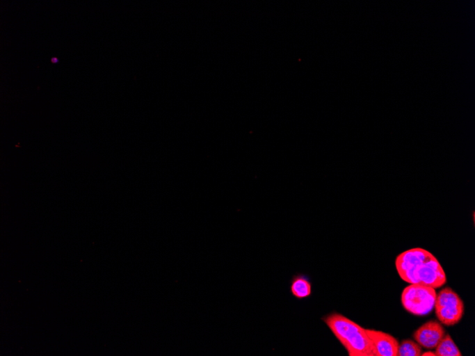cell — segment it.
<instances>
[{
  "instance_id": "6da1fadb",
  "label": "cell",
  "mask_w": 475,
  "mask_h": 356,
  "mask_svg": "<svg viewBox=\"0 0 475 356\" xmlns=\"http://www.w3.org/2000/svg\"><path fill=\"white\" fill-rule=\"evenodd\" d=\"M323 321L350 356H374L366 330L342 314L332 313Z\"/></svg>"
},
{
  "instance_id": "7a4b0ae2",
  "label": "cell",
  "mask_w": 475,
  "mask_h": 356,
  "mask_svg": "<svg viewBox=\"0 0 475 356\" xmlns=\"http://www.w3.org/2000/svg\"><path fill=\"white\" fill-rule=\"evenodd\" d=\"M436 296L434 288L411 284L403 291L401 302L409 313L416 316H426L433 311Z\"/></svg>"
},
{
  "instance_id": "3957f363",
  "label": "cell",
  "mask_w": 475,
  "mask_h": 356,
  "mask_svg": "<svg viewBox=\"0 0 475 356\" xmlns=\"http://www.w3.org/2000/svg\"><path fill=\"white\" fill-rule=\"evenodd\" d=\"M434 307L438 320L448 327L458 325L465 313L463 301L451 287L440 291Z\"/></svg>"
},
{
  "instance_id": "277c9868",
  "label": "cell",
  "mask_w": 475,
  "mask_h": 356,
  "mask_svg": "<svg viewBox=\"0 0 475 356\" xmlns=\"http://www.w3.org/2000/svg\"><path fill=\"white\" fill-rule=\"evenodd\" d=\"M410 284H419L434 289L446 283V276L440 263L434 256L428 261L410 269L400 276Z\"/></svg>"
},
{
  "instance_id": "5b68a950",
  "label": "cell",
  "mask_w": 475,
  "mask_h": 356,
  "mask_svg": "<svg viewBox=\"0 0 475 356\" xmlns=\"http://www.w3.org/2000/svg\"><path fill=\"white\" fill-rule=\"evenodd\" d=\"M446 335V330L439 322L430 320L414 334V339L422 347L426 349H434Z\"/></svg>"
},
{
  "instance_id": "8992f818",
  "label": "cell",
  "mask_w": 475,
  "mask_h": 356,
  "mask_svg": "<svg viewBox=\"0 0 475 356\" xmlns=\"http://www.w3.org/2000/svg\"><path fill=\"white\" fill-rule=\"evenodd\" d=\"M366 332L373 344L374 356H396L399 343L396 338L383 332Z\"/></svg>"
},
{
  "instance_id": "52a82bcc",
  "label": "cell",
  "mask_w": 475,
  "mask_h": 356,
  "mask_svg": "<svg viewBox=\"0 0 475 356\" xmlns=\"http://www.w3.org/2000/svg\"><path fill=\"white\" fill-rule=\"evenodd\" d=\"M434 255L423 248H413L400 254L396 260V267L401 276L406 271L424 264Z\"/></svg>"
},
{
  "instance_id": "ba28073f",
  "label": "cell",
  "mask_w": 475,
  "mask_h": 356,
  "mask_svg": "<svg viewBox=\"0 0 475 356\" xmlns=\"http://www.w3.org/2000/svg\"><path fill=\"white\" fill-rule=\"evenodd\" d=\"M291 292L298 300L308 298L312 295V284L305 275H298L292 280Z\"/></svg>"
},
{
  "instance_id": "9c48e42d",
  "label": "cell",
  "mask_w": 475,
  "mask_h": 356,
  "mask_svg": "<svg viewBox=\"0 0 475 356\" xmlns=\"http://www.w3.org/2000/svg\"><path fill=\"white\" fill-rule=\"evenodd\" d=\"M437 356H462L459 348L449 334L445 335L435 348Z\"/></svg>"
},
{
  "instance_id": "30bf717a",
  "label": "cell",
  "mask_w": 475,
  "mask_h": 356,
  "mask_svg": "<svg viewBox=\"0 0 475 356\" xmlns=\"http://www.w3.org/2000/svg\"><path fill=\"white\" fill-rule=\"evenodd\" d=\"M422 354V346L412 340L407 339L399 344L396 356H421Z\"/></svg>"
},
{
  "instance_id": "8fae6325",
  "label": "cell",
  "mask_w": 475,
  "mask_h": 356,
  "mask_svg": "<svg viewBox=\"0 0 475 356\" xmlns=\"http://www.w3.org/2000/svg\"><path fill=\"white\" fill-rule=\"evenodd\" d=\"M422 355H435V353L428 352V353H425L422 354Z\"/></svg>"
},
{
  "instance_id": "7c38bea8",
  "label": "cell",
  "mask_w": 475,
  "mask_h": 356,
  "mask_svg": "<svg viewBox=\"0 0 475 356\" xmlns=\"http://www.w3.org/2000/svg\"><path fill=\"white\" fill-rule=\"evenodd\" d=\"M52 63H58V58H53L51 59Z\"/></svg>"
}]
</instances>
